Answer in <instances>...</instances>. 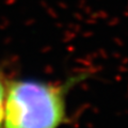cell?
Returning a JSON list of instances; mask_svg holds the SVG:
<instances>
[{
    "instance_id": "6da1fadb",
    "label": "cell",
    "mask_w": 128,
    "mask_h": 128,
    "mask_svg": "<svg viewBox=\"0 0 128 128\" xmlns=\"http://www.w3.org/2000/svg\"><path fill=\"white\" fill-rule=\"evenodd\" d=\"M82 76L54 82L17 79L8 82L2 128H60L67 118V95Z\"/></svg>"
},
{
    "instance_id": "7a4b0ae2",
    "label": "cell",
    "mask_w": 128,
    "mask_h": 128,
    "mask_svg": "<svg viewBox=\"0 0 128 128\" xmlns=\"http://www.w3.org/2000/svg\"><path fill=\"white\" fill-rule=\"evenodd\" d=\"M8 82H9V80L6 78V75L0 70V128H2V126H3V118H4V108H6Z\"/></svg>"
}]
</instances>
